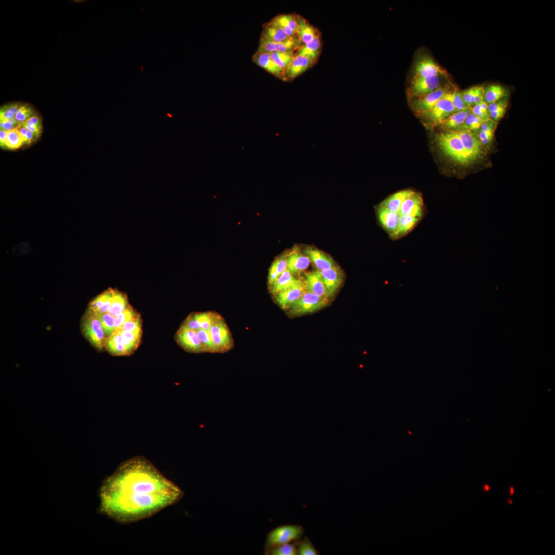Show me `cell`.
Masks as SVG:
<instances>
[{
  "instance_id": "30",
  "label": "cell",
  "mask_w": 555,
  "mask_h": 555,
  "mask_svg": "<svg viewBox=\"0 0 555 555\" xmlns=\"http://www.w3.org/2000/svg\"><path fill=\"white\" fill-rule=\"evenodd\" d=\"M129 305L126 294L114 289L111 305L108 312L116 317L125 310Z\"/></svg>"
},
{
  "instance_id": "42",
  "label": "cell",
  "mask_w": 555,
  "mask_h": 555,
  "mask_svg": "<svg viewBox=\"0 0 555 555\" xmlns=\"http://www.w3.org/2000/svg\"><path fill=\"white\" fill-rule=\"evenodd\" d=\"M484 122L470 112L468 114L464 124L460 130H467L472 132L479 128Z\"/></svg>"
},
{
  "instance_id": "9",
  "label": "cell",
  "mask_w": 555,
  "mask_h": 555,
  "mask_svg": "<svg viewBox=\"0 0 555 555\" xmlns=\"http://www.w3.org/2000/svg\"><path fill=\"white\" fill-rule=\"evenodd\" d=\"M454 113L455 108L451 102L443 97L431 110L422 114L420 117L427 124L434 127L439 125Z\"/></svg>"
},
{
  "instance_id": "24",
  "label": "cell",
  "mask_w": 555,
  "mask_h": 555,
  "mask_svg": "<svg viewBox=\"0 0 555 555\" xmlns=\"http://www.w3.org/2000/svg\"><path fill=\"white\" fill-rule=\"evenodd\" d=\"M310 261L308 256L299 252L291 253L287 256V270L292 274L305 270Z\"/></svg>"
},
{
  "instance_id": "8",
  "label": "cell",
  "mask_w": 555,
  "mask_h": 555,
  "mask_svg": "<svg viewBox=\"0 0 555 555\" xmlns=\"http://www.w3.org/2000/svg\"><path fill=\"white\" fill-rule=\"evenodd\" d=\"M209 331L216 353L227 351L233 346L230 330L222 318L212 326Z\"/></svg>"
},
{
  "instance_id": "48",
  "label": "cell",
  "mask_w": 555,
  "mask_h": 555,
  "mask_svg": "<svg viewBox=\"0 0 555 555\" xmlns=\"http://www.w3.org/2000/svg\"><path fill=\"white\" fill-rule=\"evenodd\" d=\"M279 276L287 270V257L282 256L274 261Z\"/></svg>"
},
{
  "instance_id": "11",
  "label": "cell",
  "mask_w": 555,
  "mask_h": 555,
  "mask_svg": "<svg viewBox=\"0 0 555 555\" xmlns=\"http://www.w3.org/2000/svg\"><path fill=\"white\" fill-rule=\"evenodd\" d=\"M175 340L178 345L189 353H200L204 349L197 336L196 331L181 325L176 332Z\"/></svg>"
},
{
  "instance_id": "51",
  "label": "cell",
  "mask_w": 555,
  "mask_h": 555,
  "mask_svg": "<svg viewBox=\"0 0 555 555\" xmlns=\"http://www.w3.org/2000/svg\"><path fill=\"white\" fill-rule=\"evenodd\" d=\"M1 129L8 131L17 127L16 125L13 124L9 121L5 120L0 121Z\"/></svg>"
},
{
  "instance_id": "25",
  "label": "cell",
  "mask_w": 555,
  "mask_h": 555,
  "mask_svg": "<svg viewBox=\"0 0 555 555\" xmlns=\"http://www.w3.org/2000/svg\"><path fill=\"white\" fill-rule=\"evenodd\" d=\"M105 348L110 354L113 356H127L122 338L118 330H116L111 336L107 338Z\"/></svg>"
},
{
  "instance_id": "40",
  "label": "cell",
  "mask_w": 555,
  "mask_h": 555,
  "mask_svg": "<svg viewBox=\"0 0 555 555\" xmlns=\"http://www.w3.org/2000/svg\"><path fill=\"white\" fill-rule=\"evenodd\" d=\"M196 331L197 336L205 352L216 353L209 330L199 329Z\"/></svg>"
},
{
  "instance_id": "38",
  "label": "cell",
  "mask_w": 555,
  "mask_h": 555,
  "mask_svg": "<svg viewBox=\"0 0 555 555\" xmlns=\"http://www.w3.org/2000/svg\"><path fill=\"white\" fill-rule=\"evenodd\" d=\"M24 143V139L17 128L7 131L6 146L10 149L20 147Z\"/></svg>"
},
{
  "instance_id": "46",
  "label": "cell",
  "mask_w": 555,
  "mask_h": 555,
  "mask_svg": "<svg viewBox=\"0 0 555 555\" xmlns=\"http://www.w3.org/2000/svg\"><path fill=\"white\" fill-rule=\"evenodd\" d=\"M488 105L483 101L470 107L471 112L483 121L491 119L487 110Z\"/></svg>"
},
{
  "instance_id": "20",
  "label": "cell",
  "mask_w": 555,
  "mask_h": 555,
  "mask_svg": "<svg viewBox=\"0 0 555 555\" xmlns=\"http://www.w3.org/2000/svg\"><path fill=\"white\" fill-rule=\"evenodd\" d=\"M114 290L109 288L97 295L90 302L87 309L97 316L108 312Z\"/></svg>"
},
{
  "instance_id": "10",
  "label": "cell",
  "mask_w": 555,
  "mask_h": 555,
  "mask_svg": "<svg viewBox=\"0 0 555 555\" xmlns=\"http://www.w3.org/2000/svg\"><path fill=\"white\" fill-rule=\"evenodd\" d=\"M450 88L449 84H446L422 97L412 99V109L417 116L420 117L431 110L435 104L450 91Z\"/></svg>"
},
{
  "instance_id": "50",
  "label": "cell",
  "mask_w": 555,
  "mask_h": 555,
  "mask_svg": "<svg viewBox=\"0 0 555 555\" xmlns=\"http://www.w3.org/2000/svg\"><path fill=\"white\" fill-rule=\"evenodd\" d=\"M15 115L10 112L6 106L4 105L2 106L0 110V119L1 121L5 120L9 118H15Z\"/></svg>"
},
{
  "instance_id": "44",
  "label": "cell",
  "mask_w": 555,
  "mask_h": 555,
  "mask_svg": "<svg viewBox=\"0 0 555 555\" xmlns=\"http://www.w3.org/2000/svg\"><path fill=\"white\" fill-rule=\"evenodd\" d=\"M138 313V312H137L133 307L129 305L125 310L115 317V325L116 330L119 328L125 322Z\"/></svg>"
},
{
  "instance_id": "37",
  "label": "cell",
  "mask_w": 555,
  "mask_h": 555,
  "mask_svg": "<svg viewBox=\"0 0 555 555\" xmlns=\"http://www.w3.org/2000/svg\"><path fill=\"white\" fill-rule=\"evenodd\" d=\"M443 98L448 99L451 102L454 106L455 112L470 108L464 102L461 91H459L456 89L450 90L443 96Z\"/></svg>"
},
{
  "instance_id": "15",
  "label": "cell",
  "mask_w": 555,
  "mask_h": 555,
  "mask_svg": "<svg viewBox=\"0 0 555 555\" xmlns=\"http://www.w3.org/2000/svg\"><path fill=\"white\" fill-rule=\"evenodd\" d=\"M415 77H433L446 75L447 72L429 56H423L419 59L414 66Z\"/></svg>"
},
{
  "instance_id": "29",
  "label": "cell",
  "mask_w": 555,
  "mask_h": 555,
  "mask_svg": "<svg viewBox=\"0 0 555 555\" xmlns=\"http://www.w3.org/2000/svg\"><path fill=\"white\" fill-rule=\"evenodd\" d=\"M506 89L500 84H493L484 87V101L488 105L507 96Z\"/></svg>"
},
{
  "instance_id": "49",
  "label": "cell",
  "mask_w": 555,
  "mask_h": 555,
  "mask_svg": "<svg viewBox=\"0 0 555 555\" xmlns=\"http://www.w3.org/2000/svg\"><path fill=\"white\" fill-rule=\"evenodd\" d=\"M279 275L278 273L275 262L274 261L272 264L269 271L268 283L272 286L277 280Z\"/></svg>"
},
{
  "instance_id": "23",
  "label": "cell",
  "mask_w": 555,
  "mask_h": 555,
  "mask_svg": "<svg viewBox=\"0 0 555 555\" xmlns=\"http://www.w3.org/2000/svg\"><path fill=\"white\" fill-rule=\"evenodd\" d=\"M291 38L287 35L283 28L271 20L264 26L260 41L281 42Z\"/></svg>"
},
{
  "instance_id": "54",
  "label": "cell",
  "mask_w": 555,
  "mask_h": 555,
  "mask_svg": "<svg viewBox=\"0 0 555 555\" xmlns=\"http://www.w3.org/2000/svg\"><path fill=\"white\" fill-rule=\"evenodd\" d=\"M5 105L10 112L16 115L23 105L20 103H13Z\"/></svg>"
},
{
  "instance_id": "22",
  "label": "cell",
  "mask_w": 555,
  "mask_h": 555,
  "mask_svg": "<svg viewBox=\"0 0 555 555\" xmlns=\"http://www.w3.org/2000/svg\"><path fill=\"white\" fill-rule=\"evenodd\" d=\"M297 34L303 44L310 42L321 33L318 29L311 25L305 18L296 14Z\"/></svg>"
},
{
  "instance_id": "26",
  "label": "cell",
  "mask_w": 555,
  "mask_h": 555,
  "mask_svg": "<svg viewBox=\"0 0 555 555\" xmlns=\"http://www.w3.org/2000/svg\"><path fill=\"white\" fill-rule=\"evenodd\" d=\"M470 112V107L461 111L455 112L438 126H440L445 131H459L461 128L464 122Z\"/></svg>"
},
{
  "instance_id": "45",
  "label": "cell",
  "mask_w": 555,
  "mask_h": 555,
  "mask_svg": "<svg viewBox=\"0 0 555 555\" xmlns=\"http://www.w3.org/2000/svg\"><path fill=\"white\" fill-rule=\"evenodd\" d=\"M35 115V112L29 105H23L15 116V119L21 125Z\"/></svg>"
},
{
  "instance_id": "55",
  "label": "cell",
  "mask_w": 555,
  "mask_h": 555,
  "mask_svg": "<svg viewBox=\"0 0 555 555\" xmlns=\"http://www.w3.org/2000/svg\"><path fill=\"white\" fill-rule=\"evenodd\" d=\"M7 131L0 130V143L1 146L3 147L6 146V142L7 140Z\"/></svg>"
},
{
  "instance_id": "3",
  "label": "cell",
  "mask_w": 555,
  "mask_h": 555,
  "mask_svg": "<svg viewBox=\"0 0 555 555\" xmlns=\"http://www.w3.org/2000/svg\"><path fill=\"white\" fill-rule=\"evenodd\" d=\"M436 140L442 153L454 162L461 165L473 163L456 131L441 132L437 135Z\"/></svg>"
},
{
  "instance_id": "12",
  "label": "cell",
  "mask_w": 555,
  "mask_h": 555,
  "mask_svg": "<svg viewBox=\"0 0 555 555\" xmlns=\"http://www.w3.org/2000/svg\"><path fill=\"white\" fill-rule=\"evenodd\" d=\"M456 132L472 162L477 160L482 154L483 145L476 135L467 130H459Z\"/></svg>"
},
{
  "instance_id": "2",
  "label": "cell",
  "mask_w": 555,
  "mask_h": 555,
  "mask_svg": "<svg viewBox=\"0 0 555 555\" xmlns=\"http://www.w3.org/2000/svg\"><path fill=\"white\" fill-rule=\"evenodd\" d=\"M380 225L393 240L407 235L419 224L424 216V205L421 194L413 192L397 210L390 212L376 208Z\"/></svg>"
},
{
  "instance_id": "43",
  "label": "cell",
  "mask_w": 555,
  "mask_h": 555,
  "mask_svg": "<svg viewBox=\"0 0 555 555\" xmlns=\"http://www.w3.org/2000/svg\"><path fill=\"white\" fill-rule=\"evenodd\" d=\"M291 15V14H280L273 18L272 21L283 28L288 36L293 37L297 34L293 32L289 26Z\"/></svg>"
},
{
  "instance_id": "28",
  "label": "cell",
  "mask_w": 555,
  "mask_h": 555,
  "mask_svg": "<svg viewBox=\"0 0 555 555\" xmlns=\"http://www.w3.org/2000/svg\"><path fill=\"white\" fill-rule=\"evenodd\" d=\"M301 280L297 279L288 270L282 273L271 286V292L276 294L296 284Z\"/></svg>"
},
{
  "instance_id": "16",
  "label": "cell",
  "mask_w": 555,
  "mask_h": 555,
  "mask_svg": "<svg viewBox=\"0 0 555 555\" xmlns=\"http://www.w3.org/2000/svg\"><path fill=\"white\" fill-rule=\"evenodd\" d=\"M322 278L328 298L332 297L337 291L343 282V274L337 266L319 271Z\"/></svg>"
},
{
  "instance_id": "39",
  "label": "cell",
  "mask_w": 555,
  "mask_h": 555,
  "mask_svg": "<svg viewBox=\"0 0 555 555\" xmlns=\"http://www.w3.org/2000/svg\"><path fill=\"white\" fill-rule=\"evenodd\" d=\"M106 337L111 336L116 331L115 321V317L108 312L98 316Z\"/></svg>"
},
{
  "instance_id": "59",
  "label": "cell",
  "mask_w": 555,
  "mask_h": 555,
  "mask_svg": "<svg viewBox=\"0 0 555 555\" xmlns=\"http://www.w3.org/2000/svg\"><path fill=\"white\" fill-rule=\"evenodd\" d=\"M513 491L514 490H513V487H511V494H512L513 493Z\"/></svg>"
},
{
  "instance_id": "19",
  "label": "cell",
  "mask_w": 555,
  "mask_h": 555,
  "mask_svg": "<svg viewBox=\"0 0 555 555\" xmlns=\"http://www.w3.org/2000/svg\"><path fill=\"white\" fill-rule=\"evenodd\" d=\"M304 283L306 290L320 297L329 299L322 276L319 270L307 273L305 274Z\"/></svg>"
},
{
  "instance_id": "34",
  "label": "cell",
  "mask_w": 555,
  "mask_h": 555,
  "mask_svg": "<svg viewBox=\"0 0 555 555\" xmlns=\"http://www.w3.org/2000/svg\"><path fill=\"white\" fill-rule=\"evenodd\" d=\"M296 51L297 50L286 52H274L270 53L272 59L285 73L286 70L293 58Z\"/></svg>"
},
{
  "instance_id": "17",
  "label": "cell",
  "mask_w": 555,
  "mask_h": 555,
  "mask_svg": "<svg viewBox=\"0 0 555 555\" xmlns=\"http://www.w3.org/2000/svg\"><path fill=\"white\" fill-rule=\"evenodd\" d=\"M305 291L304 282L301 280L297 284L276 294V301L282 308H289Z\"/></svg>"
},
{
  "instance_id": "4",
  "label": "cell",
  "mask_w": 555,
  "mask_h": 555,
  "mask_svg": "<svg viewBox=\"0 0 555 555\" xmlns=\"http://www.w3.org/2000/svg\"><path fill=\"white\" fill-rule=\"evenodd\" d=\"M81 329L85 337L96 349L102 350L107 337L98 316L87 309L81 320Z\"/></svg>"
},
{
  "instance_id": "57",
  "label": "cell",
  "mask_w": 555,
  "mask_h": 555,
  "mask_svg": "<svg viewBox=\"0 0 555 555\" xmlns=\"http://www.w3.org/2000/svg\"><path fill=\"white\" fill-rule=\"evenodd\" d=\"M17 128L19 131V132H20L22 136H23V138L24 139V143H25L26 137V135H27L29 130L27 128H26V127L22 126L21 125L18 126L17 127Z\"/></svg>"
},
{
  "instance_id": "47",
  "label": "cell",
  "mask_w": 555,
  "mask_h": 555,
  "mask_svg": "<svg viewBox=\"0 0 555 555\" xmlns=\"http://www.w3.org/2000/svg\"><path fill=\"white\" fill-rule=\"evenodd\" d=\"M477 134L476 135L479 140L480 141L482 145H487L490 143L493 138L494 131L488 130L482 131L478 130Z\"/></svg>"
},
{
  "instance_id": "31",
  "label": "cell",
  "mask_w": 555,
  "mask_h": 555,
  "mask_svg": "<svg viewBox=\"0 0 555 555\" xmlns=\"http://www.w3.org/2000/svg\"><path fill=\"white\" fill-rule=\"evenodd\" d=\"M484 87L475 86L461 91L462 98L465 103L471 107L484 101Z\"/></svg>"
},
{
  "instance_id": "18",
  "label": "cell",
  "mask_w": 555,
  "mask_h": 555,
  "mask_svg": "<svg viewBox=\"0 0 555 555\" xmlns=\"http://www.w3.org/2000/svg\"><path fill=\"white\" fill-rule=\"evenodd\" d=\"M252 61L267 72L284 81V72L275 63L270 53L256 51L252 57Z\"/></svg>"
},
{
  "instance_id": "6",
  "label": "cell",
  "mask_w": 555,
  "mask_h": 555,
  "mask_svg": "<svg viewBox=\"0 0 555 555\" xmlns=\"http://www.w3.org/2000/svg\"><path fill=\"white\" fill-rule=\"evenodd\" d=\"M328 299L320 297L305 290L302 296L293 303L289 308L294 315L314 312L324 307Z\"/></svg>"
},
{
  "instance_id": "36",
  "label": "cell",
  "mask_w": 555,
  "mask_h": 555,
  "mask_svg": "<svg viewBox=\"0 0 555 555\" xmlns=\"http://www.w3.org/2000/svg\"><path fill=\"white\" fill-rule=\"evenodd\" d=\"M298 555H318L319 552L312 542L307 537L300 539L297 542Z\"/></svg>"
},
{
  "instance_id": "14",
  "label": "cell",
  "mask_w": 555,
  "mask_h": 555,
  "mask_svg": "<svg viewBox=\"0 0 555 555\" xmlns=\"http://www.w3.org/2000/svg\"><path fill=\"white\" fill-rule=\"evenodd\" d=\"M317 60L295 53L285 72L284 81H291L310 68Z\"/></svg>"
},
{
  "instance_id": "33",
  "label": "cell",
  "mask_w": 555,
  "mask_h": 555,
  "mask_svg": "<svg viewBox=\"0 0 555 555\" xmlns=\"http://www.w3.org/2000/svg\"><path fill=\"white\" fill-rule=\"evenodd\" d=\"M506 97L488 105V112L490 118L497 123L504 116L508 106Z\"/></svg>"
},
{
  "instance_id": "41",
  "label": "cell",
  "mask_w": 555,
  "mask_h": 555,
  "mask_svg": "<svg viewBox=\"0 0 555 555\" xmlns=\"http://www.w3.org/2000/svg\"><path fill=\"white\" fill-rule=\"evenodd\" d=\"M118 329L130 331H142V319L139 313H138L125 322Z\"/></svg>"
},
{
  "instance_id": "27",
  "label": "cell",
  "mask_w": 555,
  "mask_h": 555,
  "mask_svg": "<svg viewBox=\"0 0 555 555\" xmlns=\"http://www.w3.org/2000/svg\"><path fill=\"white\" fill-rule=\"evenodd\" d=\"M322 44L320 34L316 36L309 43L303 44L298 48L296 53L317 60L321 51Z\"/></svg>"
},
{
  "instance_id": "13",
  "label": "cell",
  "mask_w": 555,
  "mask_h": 555,
  "mask_svg": "<svg viewBox=\"0 0 555 555\" xmlns=\"http://www.w3.org/2000/svg\"><path fill=\"white\" fill-rule=\"evenodd\" d=\"M303 44L297 35L281 42L260 41L257 51L271 53L296 51Z\"/></svg>"
},
{
  "instance_id": "21",
  "label": "cell",
  "mask_w": 555,
  "mask_h": 555,
  "mask_svg": "<svg viewBox=\"0 0 555 555\" xmlns=\"http://www.w3.org/2000/svg\"><path fill=\"white\" fill-rule=\"evenodd\" d=\"M319 271L329 269L336 266L332 258L322 251L311 247H307L304 251Z\"/></svg>"
},
{
  "instance_id": "1",
  "label": "cell",
  "mask_w": 555,
  "mask_h": 555,
  "mask_svg": "<svg viewBox=\"0 0 555 555\" xmlns=\"http://www.w3.org/2000/svg\"><path fill=\"white\" fill-rule=\"evenodd\" d=\"M102 507L121 522L150 516L175 504L182 491L148 460L135 457L122 463L101 490Z\"/></svg>"
},
{
  "instance_id": "35",
  "label": "cell",
  "mask_w": 555,
  "mask_h": 555,
  "mask_svg": "<svg viewBox=\"0 0 555 555\" xmlns=\"http://www.w3.org/2000/svg\"><path fill=\"white\" fill-rule=\"evenodd\" d=\"M297 541L265 549L268 555H297Z\"/></svg>"
},
{
  "instance_id": "32",
  "label": "cell",
  "mask_w": 555,
  "mask_h": 555,
  "mask_svg": "<svg viewBox=\"0 0 555 555\" xmlns=\"http://www.w3.org/2000/svg\"><path fill=\"white\" fill-rule=\"evenodd\" d=\"M119 331L126 347L127 355L132 354L140 344L142 331Z\"/></svg>"
},
{
  "instance_id": "7",
  "label": "cell",
  "mask_w": 555,
  "mask_h": 555,
  "mask_svg": "<svg viewBox=\"0 0 555 555\" xmlns=\"http://www.w3.org/2000/svg\"><path fill=\"white\" fill-rule=\"evenodd\" d=\"M445 76L414 77L408 89L409 97L411 99L419 98L434 91L442 86L441 77Z\"/></svg>"
},
{
  "instance_id": "53",
  "label": "cell",
  "mask_w": 555,
  "mask_h": 555,
  "mask_svg": "<svg viewBox=\"0 0 555 555\" xmlns=\"http://www.w3.org/2000/svg\"><path fill=\"white\" fill-rule=\"evenodd\" d=\"M23 123L30 125H42L40 118L36 116L32 117Z\"/></svg>"
},
{
  "instance_id": "52",
  "label": "cell",
  "mask_w": 555,
  "mask_h": 555,
  "mask_svg": "<svg viewBox=\"0 0 555 555\" xmlns=\"http://www.w3.org/2000/svg\"><path fill=\"white\" fill-rule=\"evenodd\" d=\"M21 125L27 128L29 131L32 132L38 136L40 134L42 127L41 126L27 125L24 123Z\"/></svg>"
},
{
  "instance_id": "56",
  "label": "cell",
  "mask_w": 555,
  "mask_h": 555,
  "mask_svg": "<svg viewBox=\"0 0 555 555\" xmlns=\"http://www.w3.org/2000/svg\"><path fill=\"white\" fill-rule=\"evenodd\" d=\"M38 137V136L37 135H36L35 134H34L32 132H31L30 131H28V133H27V134L26 135V137L25 143H31V142H32L33 141H34L35 140V138H37Z\"/></svg>"
},
{
  "instance_id": "5",
  "label": "cell",
  "mask_w": 555,
  "mask_h": 555,
  "mask_svg": "<svg viewBox=\"0 0 555 555\" xmlns=\"http://www.w3.org/2000/svg\"><path fill=\"white\" fill-rule=\"evenodd\" d=\"M304 533V529L300 525L287 524L278 526L267 534L265 549L298 541Z\"/></svg>"
},
{
  "instance_id": "58",
  "label": "cell",
  "mask_w": 555,
  "mask_h": 555,
  "mask_svg": "<svg viewBox=\"0 0 555 555\" xmlns=\"http://www.w3.org/2000/svg\"><path fill=\"white\" fill-rule=\"evenodd\" d=\"M485 489L486 490H487V491L489 490L490 489V487H489V486L488 485H485Z\"/></svg>"
}]
</instances>
